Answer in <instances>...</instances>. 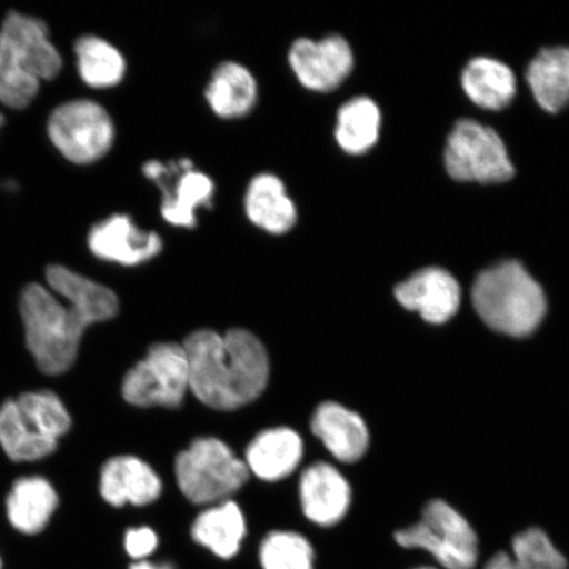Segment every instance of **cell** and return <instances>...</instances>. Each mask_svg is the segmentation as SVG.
Wrapping results in <instances>:
<instances>
[{"label":"cell","mask_w":569,"mask_h":569,"mask_svg":"<svg viewBox=\"0 0 569 569\" xmlns=\"http://www.w3.org/2000/svg\"><path fill=\"white\" fill-rule=\"evenodd\" d=\"M159 545L156 532L149 528L130 529L126 533L124 547L128 555L133 559L149 557Z\"/></svg>","instance_id":"cell-31"},{"label":"cell","mask_w":569,"mask_h":569,"mask_svg":"<svg viewBox=\"0 0 569 569\" xmlns=\"http://www.w3.org/2000/svg\"><path fill=\"white\" fill-rule=\"evenodd\" d=\"M410 569H440V568H438L437 566H418V567H412Z\"/></svg>","instance_id":"cell-34"},{"label":"cell","mask_w":569,"mask_h":569,"mask_svg":"<svg viewBox=\"0 0 569 569\" xmlns=\"http://www.w3.org/2000/svg\"><path fill=\"white\" fill-rule=\"evenodd\" d=\"M476 312L490 329L515 338L530 336L546 316L545 291L517 261L479 274L472 288Z\"/></svg>","instance_id":"cell-3"},{"label":"cell","mask_w":569,"mask_h":569,"mask_svg":"<svg viewBox=\"0 0 569 569\" xmlns=\"http://www.w3.org/2000/svg\"><path fill=\"white\" fill-rule=\"evenodd\" d=\"M78 71L94 89L117 87L126 74V60L118 49L97 36H82L76 42Z\"/></svg>","instance_id":"cell-27"},{"label":"cell","mask_w":569,"mask_h":569,"mask_svg":"<svg viewBox=\"0 0 569 569\" xmlns=\"http://www.w3.org/2000/svg\"><path fill=\"white\" fill-rule=\"evenodd\" d=\"M59 507L52 483L32 476L19 479L7 497L6 510L12 528L26 536H34L44 530Z\"/></svg>","instance_id":"cell-20"},{"label":"cell","mask_w":569,"mask_h":569,"mask_svg":"<svg viewBox=\"0 0 569 569\" xmlns=\"http://www.w3.org/2000/svg\"><path fill=\"white\" fill-rule=\"evenodd\" d=\"M246 212L249 220L269 233H287L297 223V208L283 182L273 174L254 177L247 189Z\"/></svg>","instance_id":"cell-19"},{"label":"cell","mask_w":569,"mask_h":569,"mask_svg":"<svg viewBox=\"0 0 569 569\" xmlns=\"http://www.w3.org/2000/svg\"><path fill=\"white\" fill-rule=\"evenodd\" d=\"M99 490L112 507L122 508L126 503L146 507L159 500L162 482L148 462L122 455L104 462Z\"/></svg>","instance_id":"cell-16"},{"label":"cell","mask_w":569,"mask_h":569,"mask_svg":"<svg viewBox=\"0 0 569 569\" xmlns=\"http://www.w3.org/2000/svg\"><path fill=\"white\" fill-rule=\"evenodd\" d=\"M174 182L167 176V166L154 182L162 189L161 213L168 223L183 229H193L197 224L196 212L210 206L213 196V182L209 176L197 172L189 160L174 162Z\"/></svg>","instance_id":"cell-15"},{"label":"cell","mask_w":569,"mask_h":569,"mask_svg":"<svg viewBox=\"0 0 569 569\" xmlns=\"http://www.w3.org/2000/svg\"><path fill=\"white\" fill-rule=\"evenodd\" d=\"M54 440L42 437L27 421L18 407L16 398L7 400L0 407V446L13 461H36L53 453Z\"/></svg>","instance_id":"cell-25"},{"label":"cell","mask_w":569,"mask_h":569,"mask_svg":"<svg viewBox=\"0 0 569 569\" xmlns=\"http://www.w3.org/2000/svg\"><path fill=\"white\" fill-rule=\"evenodd\" d=\"M130 569H174V567L169 563L153 565L149 563V561H138Z\"/></svg>","instance_id":"cell-33"},{"label":"cell","mask_w":569,"mask_h":569,"mask_svg":"<svg viewBox=\"0 0 569 569\" xmlns=\"http://www.w3.org/2000/svg\"><path fill=\"white\" fill-rule=\"evenodd\" d=\"M190 390L211 409L232 411L264 393L270 365L267 348L251 331L198 330L184 339Z\"/></svg>","instance_id":"cell-1"},{"label":"cell","mask_w":569,"mask_h":569,"mask_svg":"<svg viewBox=\"0 0 569 569\" xmlns=\"http://www.w3.org/2000/svg\"><path fill=\"white\" fill-rule=\"evenodd\" d=\"M315 550L309 540L293 531H273L260 549L264 569H315Z\"/></svg>","instance_id":"cell-29"},{"label":"cell","mask_w":569,"mask_h":569,"mask_svg":"<svg viewBox=\"0 0 569 569\" xmlns=\"http://www.w3.org/2000/svg\"><path fill=\"white\" fill-rule=\"evenodd\" d=\"M246 530L243 511L237 502L227 500L202 511L191 528V536L217 557L231 559L240 550Z\"/></svg>","instance_id":"cell-21"},{"label":"cell","mask_w":569,"mask_h":569,"mask_svg":"<svg viewBox=\"0 0 569 569\" xmlns=\"http://www.w3.org/2000/svg\"><path fill=\"white\" fill-rule=\"evenodd\" d=\"M380 126L381 113L372 99L355 98L338 112V144L353 156L366 153L379 140Z\"/></svg>","instance_id":"cell-26"},{"label":"cell","mask_w":569,"mask_h":569,"mask_svg":"<svg viewBox=\"0 0 569 569\" xmlns=\"http://www.w3.org/2000/svg\"><path fill=\"white\" fill-rule=\"evenodd\" d=\"M21 415L42 437L59 442L70 430L71 417L61 398L51 390L26 391L16 398Z\"/></svg>","instance_id":"cell-28"},{"label":"cell","mask_w":569,"mask_h":569,"mask_svg":"<svg viewBox=\"0 0 569 569\" xmlns=\"http://www.w3.org/2000/svg\"><path fill=\"white\" fill-rule=\"evenodd\" d=\"M303 458V440L289 427L261 431L249 443L246 465L249 473L264 481H280L296 471Z\"/></svg>","instance_id":"cell-18"},{"label":"cell","mask_w":569,"mask_h":569,"mask_svg":"<svg viewBox=\"0 0 569 569\" xmlns=\"http://www.w3.org/2000/svg\"><path fill=\"white\" fill-rule=\"evenodd\" d=\"M526 78L543 110L565 109L569 103V48L545 49L531 61Z\"/></svg>","instance_id":"cell-24"},{"label":"cell","mask_w":569,"mask_h":569,"mask_svg":"<svg viewBox=\"0 0 569 569\" xmlns=\"http://www.w3.org/2000/svg\"><path fill=\"white\" fill-rule=\"evenodd\" d=\"M303 515L325 528L346 517L351 505V487L329 462H315L306 468L300 480Z\"/></svg>","instance_id":"cell-13"},{"label":"cell","mask_w":569,"mask_h":569,"mask_svg":"<svg viewBox=\"0 0 569 569\" xmlns=\"http://www.w3.org/2000/svg\"><path fill=\"white\" fill-rule=\"evenodd\" d=\"M89 247L98 259L126 267L144 264L162 251L156 232L142 231L128 216H112L92 227Z\"/></svg>","instance_id":"cell-11"},{"label":"cell","mask_w":569,"mask_h":569,"mask_svg":"<svg viewBox=\"0 0 569 569\" xmlns=\"http://www.w3.org/2000/svg\"><path fill=\"white\" fill-rule=\"evenodd\" d=\"M289 63L302 87L327 92L350 76L353 54L350 44L337 34L320 41L300 39L290 48Z\"/></svg>","instance_id":"cell-10"},{"label":"cell","mask_w":569,"mask_h":569,"mask_svg":"<svg viewBox=\"0 0 569 569\" xmlns=\"http://www.w3.org/2000/svg\"><path fill=\"white\" fill-rule=\"evenodd\" d=\"M311 431L333 458L347 465L360 460L368 450L366 422L340 403H320L311 418Z\"/></svg>","instance_id":"cell-17"},{"label":"cell","mask_w":569,"mask_h":569,"mask_svg":"<svg viewBox=\"0 0 569 569\" xmlns=\"http://www.w3.org/2000/svg\"><path fill=\"white\" fill-rule=\"evenodd\" d=\"M446 168L461 182L500 183L515 176L507 147L492 130L473 120L455 126L446 146Z\"/></svg>","instance_id":"cell-8"},{"label":"cell","mask_w":569,"mask_h":569,"mask_svg":"<svg viewBox=\"0 0 569 569\" xmlns=\"http://www.w3.org/2000/svg\"><path fill=\"white\" fill-rule=\"evenodd\" d=\"M462 89L471 101L482 109H505L516 97L513 71L492 59H475L468 63L461 78Z\"/></svg>","instance_id":"cell-23"},{"label":"cell","mask_w":569,"mask_h":569,"mask_svg":"<svg viewBox=\"0 0 569 569\" xmlns=\"http://www.w3.org/2000/svg\"><path fill=\"white\" fill-rule=\"evenodd\" d=\"M20 316L26 343L42 373L57 376L73 367L84 327L53 291L30 283L21 291Z\"/></svg>","instance_id":"cell-4"},{"label":"cell","mask_w":569,"mask_h":569,"mask_svg":"<svg viewBox=\"0 0 569 569\" xmlns=\"http://www.w3.org/2000/svg\"><path fill=\"white\" fill-rule=\"evenodd\" d=\"M206 99L218 117L243 118L256 104L258 84L247 68L238 62H224L213 71Z\"/></svg>","instance_id":"cell-22"},{"label":"cell","mask_w":569,"mask_h":569,"mask_svg":"<svg viewBox=\"0 0 569 569\" xmlns=\"http://www.w3.org/2000/svg\"><path fill=\"white\" fill-rule=\"evenodd\" d=\"M48 134L62 156L84 166L110 151L116 128L101 104L80 99L57 107L48 120Z\"/></svg>","instance_id":"cell-9"},{"label":"cell","mask_w":569,"mask_h":569,"mask_svg":"<svg viewBox=\"0 0 569 569\" xmlns=\"http://www.w3.org/2000/svg\"><path fill=\"white\" fill-rule=\"evenodd\" d=\"M511 557L530 569H568V560L539 528L526 529L511 540Z\"/></svg>","instance_id":"cell-30"},{"label":"cell","mask_w":569,"mask_h":569,"mask_svg":"<svg viewBox=\"0 0 569 569\" xmlns=\"http://www.w3.org/2000/svg\"><path fill=\"white\" fill-rule=\"evenodd\" d=\"M397 301L408 310L418 311L426 322L442 325L460 306V287L455 277L440 268H426L397 284Z\"/></svg>","instance_id":"cell-12"},{"label":"cell","mask_w":569,"mask_h":569,"mask_svg":"<svg viewBox=\"0 0 569 569\" xmlns=\"http://www.w3.org/2000/svg\"><path fill=\"white\" fill-rule=\"evenodd\" d=\"M395 540L402 549L431 555L440 569H476L479 565L478 533L458 510L442 500L427 503L421 519L398 530Z\"/></svg>","instance_id":"cell-5"},{"label":"cell","mask_w":569,"mask_h":569,"mask_svg":"<svg viewBox=\"0 0 569 569\" xmlns=\"http://www.w3.org/2000/svg\"><path fill=\"white\" fill-rule=\"evenodd\" d=\"M0 569H3L2 558H0Z\"/></svg>","instance_id":"cell-36"},{"label":"cell","mask_w":569,"mask_h":569,"mask_svg":"<svg viewBox=\"0 0 569 569\" xmlns=\"http://www.w3.org/2000/svg\"><path fill=\"white\" fill-rule=\"evenodd\" d=\"M190 390V368L183 345L167 341L149 347L144 358L127 372L122 393L138 408L180 407Z\"/></svg>","instance_id":"cell-7"},{"label":"cell","mask_w":569,"mask_h":569,"mask_svg":"<svg viewBox=\"0 0 569 569\" xmlns=\"http://www.w3.org/2000/svg\"><path fill=\"white\" fill-rule=\"evenodd\" d=\"M482 569H530L511 557L510 552L498 551L487 560Z\"/></svg>","instance_id":"cell-32"},{"label":"cell","mask_w":569,"mask_h":569,"mask_svg":"<svg viewBox=\"0 0 569 569\" xmlns=\"http://www.w3.org/2000/svg\"><path fill=\"white\" fill-rule=\"evenodd\" d=\"M3 122H4L3 116H2V113H0V127L3 126Z\"/></svg>","instance_id":"cell-35"},{"label":"cell","mask_w":569,"mask_h":569,"mask_svg":"<svg viewBox=\"0 0 569 569\" xmlns=\"http://www.w3.org/2000/svg\"><path fill=\"white\" fill-rule=\"evenodd\" d=\"M62 60L49 40L44 21L10 12L0 28V102L23 110L38 96L41 81L60 74Z\"/></svg>","instance_id":"cell-2"},{"label":"cell","mask_w":569,"mask_h":569,"mask_svg":"<svg viewBox=\"0 0 569 569\" xmlns=\"http://www.w3.org/2000/svg\"><path fill=\"white\" fill-rule=\"evenodd\" d=\"M47 281L54 295L67 300L69 310L84 329L107 322L118 315V296L111 289L67 267H49Z\"/></svg>","instance_id":"cell-14"},{"label":"cell","mask_w":569,"mask_h":569,"mask_svg":"<svg viewBox=\"0 0 569 569\" xmlns=\"http://www.w3.org/2000/svg\"><path fill=\"white\" fill-rule=\"evenodd\" d=\"M248 478L246 461L217 438L196 439L176 459L178 488L196 505L227 501L243 488Z\"/></svg>","instance_id":"cell-6"}]
</instances>
